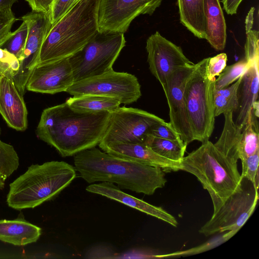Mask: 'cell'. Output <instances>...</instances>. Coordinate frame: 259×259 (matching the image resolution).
<instances>
[{
    "label": "cell",
    "instance_id": "6da1fadb",
    "mask_svg": "<svg viewBox=\"0 0 259 259\" xmlns=\"http://www.w3.org/2000/svg\"><path fill=\"white\" fill-rule=\"evenodd\" d=\"M110 115L108 111L78 112L65 102L43 110L36 133L62 157L71 156L100 143Z\"/></svg>",
    "mask_w": 259,
    "mask_h": 259
},
{
    "label": "cell",
    "instance_id": "7a4b0ae2",
    "mask_svg": "<svg viewBox=\"0 0 259 259\" xmlns=\"http://www.w3.org/2000/svg\"><path fill=\"white\" fill-rule=\"evenodd\" d=\"M76 170L88 183H116L121 189L151 195L164 186V172L159 167L111 155L93 147L75 155Z\"/></svg>",
    "mask_w": 259,
    "mask_h": 259
},
{
    "label": "cell",
    "instance_id": "3957f363",
    "mask_svg": "<svg viewBox=\"0 0 259 259\" xmlns=\"http://www.w3.org/2000/svg\"><path fill=\"white\" fill-rule=\"evenodd\" d=\"M100 1L78 0L52 26L42 45L37 64L69 57L99 32Z\"/></svg>",
    "mask_w": 259,
    "mask_h": 259
},
{
    "label": "cell",
    "instance_id": "277c9868",
    "mask_svg": "<svg viewBox=\"0 0 259 259\" xmlns=\"http://www.w3.org/2000/svg\"><path fill=\"white\" fill-rule=\"evenodd\" d=\"M180 170L194 175L211 198L213 213L240 186L237 161L223 154L209 140L183 157Z\"/></svg>",
    "mask_w": 259,
    "mask_h": 259
},
{
    "label": "cell",
    "instance_id": "5b68a950",
    "mask_svg": "<svg viewBox=\"0 0 259 259\" xmlns=\"http://www.w3.org/2000/svg\"><path fill=\"white\" fill-rule=\"evenodd\" d=\"M76 176L75 167L64 161L32 164L10 184L8 205L19 210L37 207L54 198Z\"/></svg>",
    "mask_w": 259,
    "mask_h": 259
},
{
    "label": "cell",
    "instance_id": "8992f818",
    "mask_svg": "<svg viewBox=\"0 0 259 259\" xmlns=\"http://www.w3.org/2000/svg\"><path fill=\"white\" fill-rule=\"evenodd\" d=\"M209 58L198 62L187 81L184 92L186 109L194 140H209L214 127V81L207 76Z\"/></svg>",
    "mask_w": 259,
    "mask_h": 259
},
{
    "label": "cell",
    "instance_id": "52a82bcc",
    "mask_svg": "<svg viewBox=\"0 0 259 259\" xmlns=\"http://www.w3.org/2000/svg\"><path fill=\"white\" fill-rule=\"evenodd\" d=\"M258 192L253 184L242 178L239 188L229 196L219 209L199 230L208 236L217 233L227 241L244 225L253 212L258 200Z\"/></svg>",
    "mask_w": 259,
    "mask_h": 259
},
{
    "label": "cell",
    "instance_id": "ba28073f",
    "mask_svg": "<svg viewBox=\"0 0 259 259\" xmlns=\"http://www.w3.org/2000/svg\"><path fill=\"white\" fill-rule=\"evenodd\" d=\"M124 33L98 32L69 57L74 82L113 70L112 66L125 45Z\"/></svg>",
    "mask_w": 259,
    "mask_h": 259
},
{
    "label": "cell",
    "instance_id": "9c48e42d",
    "mask_svg": "<svg viewBox=\"0 0 259 259\" xmlns=\"http://www.w3.org/2000/svg\"><path fill=\"white\" fill-rule=\"evenodd\" d=\"M164 121L142 109L119 107L111 112L108 124L98 145L102 148L118 143L145 145L151 127Z\"/></svg>",
    "mask_w": 259,
    "mask_h": 259
},
{
    "label": "cell",
    "instance_id": "30bf717a",
    "mask_svg": "<svg viewBox=\"0 0 259 259\" xmlns=\"http://www.w3.org/2000/svg\"><path fill=\"white\" fill-rule=\"evenodd\" d=\"M66 92L73 97L97 95L116 98L125 105L136 102L142 95L141 85L136 76L113 69L74 82Z\"/></svg>",
    "mask_w": 259,
    "mask_h": 259
},
{
    "label": "cell",
    "instance_id": "8fae6325",
    "mask_svg": "<svg viewBox=\"0 0 259 259\" xmlns=\"http://www.w3.org/2000/svg\"><path fill=\"white\" fill-rule=\"evenodd\" d=\"M163 0H101L99 32L124 33L131 22L141 14L151 15Z\"/></svg>",
    "mask_w": 259,
    "mask_h": 259
},
{
    "label": "cell",
    "instance_id": "7c38bea8",
    "mask_svg": "<svg viewBox=\"0 0 259 259\" xmlns=\"http://www.w3.org/2000/svg\"><path fill=\"white\" fill-rule=\"evenodd\" d=\"M21 19L27 24V36L19 60V69L13 78L17 90L24 95L27 80L33 68L38 64L42 45L52 24L50 14L32 11Z\"/></svg>",
    "mask_w": 259,
    "mask_h": 259
},
{
    "label": "cell",
    "instance_id": "4fadbf2b",
    "mask_svg": "<svg viewBox=\"0 0 259 259\" xmlns=\"http://www.w3.org/2000/svg\"><path fill=\"white\" fill-rule=\"evenodd\" d=\"M197 64L180 67L167 77L162 87L169 108V122L187 146L194 138L186 109L184 92L186 83Z\"/></svg>",
    "mask_w": 259,
    "mask_h": 259
},
{
    "label": "cell",
    "instance_id": "5bb4252c",
    "mask_svg": "<svg viewBox=\"0 0 259 259\" xmlns=\"http://www.w3.org/2000/svg\"><path fill=\"white\" fill-rule=\"evenodd\" d=\"M146 49L150 71L162 87L175 70L194 64L185 56L180 47L166 39L158 31L148 38Z\"/></svg>",
    "mask_w": 259,
    "mask_h": 259
},
{
    "label": "cell",
    "instance_id": "9a60e30c",
    "mask_svg": "<svg viewBox=\"0 0 259 259\" xmlns=\"http://www.w3.org/2000/svg\"><path fill=\"white\" fill-rule=\"evenodd\" d=\"M74 82L72 68L67 57L36 65L30 74L26 89L54 94L66 92Z\"/></svg>",
    "mask_w": 259,
    "mask_h": 259
},
{
    "label": "cell",
    "instance_id": "2e32d148",
    "mask_svg": "<svg viewBox=\"0 0 259 259\" xmlns=\"http://www.w3.org/2000/svg\"><path fill=\"white\" fill-rule=\"evenodd\" d=\"M258 67L259 59L251 61L238 87V107L235 111L237 112V117L234 123L242 128L250 121L258 123Z\"/></svg>",
    "mask_w": 259,
    "mask_h": 259
},
{
    "label": "cell",
    "instance_id": "e0dca14e",
    "mask_svg": "<svg viewBox=\"0 0 259 259\" xmlns=\"http://www.w3.org/2000/svg\"><path fill=\"white\" fill-rule=\"evenodd\" d=\"M13 77L0 76V113L10 127L23 131L27 127V110Z\"/></svg>",
    "mask_w": 259,
    "mask_h": 259
},
{
    "label": "cell",
    "instance_id": "ac0fdd59",
    "mask_svg": "<svg viewBox=\"0 0 259 259\" xmlns=\"http://www.w3.org/2000/svg\"><path fill=\"white\" fill-rule=\"evenodd\" d=\"M101 149L114 156L159 167L164 172L180 170V162L159 155L144 144L118 143Z\"/></svg>",
    "mask_w": 259,
    "mask_h": 259
},
{
    "label": "cell",
    "instance_id": "d6986e66",
    "mask_svg": "<svg viewBox=\"0 0 259 259\" xmlns=\"http://www.w3.org/2000/svg\"><path fill=\"white\" fill-rule=\"evenodd\" d=\"M86 190L123 203L147 214L157 218L171 225L177 227L178 222L170 214L160 207L156 206L121 191L113 183L102 182L93 184L86 188Z\"/></svg>",
    "mask_w": 259,
    "mask_h": 259
},
{
    "label": "cell",
    "instance_id": "ffe728a7",
    "mask_svg": "<svg viewBox=\"0 0 259 259\" xmlns=\"http://www.w3.org/2000/svg\"><path fill=\"white\" fill-rule=\"evenodd\" d=\"M41 229L21 218L0 220V240L16 246L35 242Z\"/></svg>",
    "mask_w": 259,
    "mask_h": 259
},
{
    "label": "cell",
    "instance_id": "44dd1931",
    "mask_svg": "<svg viewBox=\"0 0 259 259\" xmlns=\"http://www.w3.org/2000/svg\"><path fill=\"white\" fill-rule=\"evenodd\" d=\"M205 39L218 51L225 49L227 33L225 19L219 0H204Z\"/></svg>",
    "mask_w": 259,
    "mask_h": 259
},
{
    "label": "cell",
    "instance_id": "7402d4cb",
    "mask_svg": "<svg viewBox=\"0 0 259 259\" xmlns=\"http://www.w3.org/2000/svg\"><path fill=\"white\" fill-rule=\"evenodd\" d=\"M181 23L196 37L205 39L204 0H178Z\"/></svg>",
    "mask_w": 259,
    "mask_h": 259
},
{
    "label": "cell",
    "instance_id": "603a6c76",
    "mask_svg": "<svg viewBox=\"0 0 259 259\" xmlns=\"http://www.w3.org/2000/svg\"><path fill=\"white\" fill-rule=\"evenodd\" d=\"M233 112L230 111L223 113L225 117L223 130L214 145L227 157L238 161L243 128L235 124Z\"/></svg>",
    "mask_w": 259,
    "mask_h": 259
},
{
    "label": "cell",
    "instance_id": "cb8c5ba5",
    "mask_svg": "<svg viewBox=\"0 0 259 259\" xmlns=\"http://www.w3.org/2000/svg\"><path fill=\"white\" fill-rule=\"evenodd\" d=\"M66 102L72 109L81 112H112L121 104L116 98L97 95H84L69 98Z\"/></svg>",
    "mask_w": 259,
    "mask_h": 259
},
{
    "label": "cell",
    "instance_id": "d4e9b609",
    "mask_svg": "<svg viewBox=\"0 0 259 259\" xmlns=\"http://www.w3.org/2000/svg\"><path fill=\"white\" fill-rule=\"evenodd\" d=\"M145 145L159 155L180 163L187 146L182 141H172L150 135L147 138Z\"/></svg>",
    "mask_w": 259,
    "mask_h": 259
},
{
    "label": "cell",
    "instance_id": "484cf974",
    "mask_svg": "<svg viewBox=\"0 0 259 259\" xmlns=\"http://www.w3.org/2000/svg\"><path fill=\"white\" fill-rule=\"evenodd\" d=\"M242 75L230 86L219 90L214 88L213 100L215 117L230 111L235 112L237 109V92Z\"/></svg>",
    "mask_w": 259,
    "mask_h": 259
},
{
    "label": "cell",
    "instance_id": "4316f807",
    "mask_svg": "<svg viewBox=\"0 0 259 259\" xmlns=\"http://www.w3.org/2000/svg\"><path fill=\"white\" fill-rule=\"evenodd\" d=\"M1 132L0 127V136ZM19 166V156L14 147L0 139V190L5 188L6 181Z\"/></svg>",
    "mask_w": 259,
    "mask_h": 259
},
{
    "label": "cell",
    "instance_id": "83f0119b",
    "mask_svg": "<svg viewBox=\"0 0 259 259\" xmlns=\"http://www.w3.org/2000/svg\"><path fill=\"white\" fill-rule=\"evenodd\" d=\"M259 150L258 125L252 122H247L242 131L239 158L243 159Z\"/></svg>",
    "mask_w": 259,
    "mask_h": 259
},
{
    "label": "cell",
    "instance_id": "f1b7e54d",
    "mask_svg": "<svg viewBox=\"0 0 259 259\" xmlns=\"http://www.w3.org/2000/svg\"><path fill=\"white\" fill-rule=\"evenodd\" d=\"M250 63L244 58L236 63L226 66L215 79L214 89L219 90L228 87L236 81L245 72Z\"/></svg>",
    "mask_w": 259,
    "mask_h": 259
},
{
    "label": "cell",
    "instance_id": "f546056e",
    "mask_svg": "<svg viewBox=\"0 0 259 259\" xmlns=\"http://www.w3.org/2000/svg\"><path fill=\"white\" fill-rule=\"evenodd\" d=\"M27 31V24L22 21L20 26L0 44V48L14 55L19 61L25 45Z\"/></svg>",
    "mask_w": 259,
    "mask_h": 259
},
{
    "label": "cell",
    "instance_id": "4dcf8cb0",
    "mask_svg": "<svg viewBox=\"0 0 259 259\" xmlns=\"http://www.w3.org/2000/svg\"><path fill=\"white\" fill-rule=\"evenodd\" d=\"M241 161L242 164L241 177L246 178L258 188L259 150Z\"/></svg>",
    "mask_w": 259,
    "mask_h": 259
},
{
    "label": "cell",
    "instance_id": "1f68e13d",
    "mask_svg": "<svg viewBox=\"0 0 259 259\" xmlns=\"http://www.w3.org/2000/svg\"><path fill=\"white\" fill-rule=\"evenodd\" d=\"M19 61L13 54L0 48V76L13 77L19 69Z\"/></svg>",
    "mask_w": 259,
    "mask_h": 259
},
{
    "label": "cell",
    "instance_id": "d6a6232c",
    "mask_svg": "<svg viewBox=\"0 0 259 259\" xmlns=\"http://www.w3.org/2000/svg\"><path fill=\"white\" fill-rule=\"evenodd\" d=\"M149 135L167 140L182 141L179 134L173 128L170 123L165 121L153 125L150 129Z\"/></svg>",
    "mask_w": 259,
    "mask_h": 259
},
{
    "label": "cell",
    "instance_id": "836d02e7",
    "mask_svg": "<svg viewBox=\"0 0 259 259\" xmlns=\"http://www.w3.org/2000/svg\"><path fill=\"white\" fill-rule=\"evenodd\" d=\"M246 33L247 38L244 48V58L248 61L251 62L259 59L258 31L250 29L246 31Z\"/></svg>",
    "mask_w": 259,
    "mask_h": 259
},
{
    "label": "cell",
    "instance_id": "e575fe53",
    "mask_svg": "<svg viewBox=\"0 0 259 259\" xmlns=\"http://www.w3.org/2000/svg\"><path fill=\"white\" fill-rule=\"evenodd\" d=\"M228 58L226 53H222L212 57H209L207 65V76L211 81H215L227 66Z\"/></svg>",
    "mask_w": 259,
    "mask_h": 259
},
{
    "label": "cell",
    "instance_id": "d590c367",
    "mask_svg": "<svg viewBox=\"0 0 259 259\" xmlns=\"http://www.w3.org/2000/svg\"><path fill=\"white\" fill-rule=\"evenodd\" d=\"M17 20L12 9L0 11V44L11 33V28Z\"/></svg>",
    "mask_w": 259,
    "mask_h": 259
},
{
    "label": "cell",
    "instance_id": "8d00e7d4",
    "mask_svg": "<svg viewBox=\"0 0 259 259\" xmlns=\"http://www.w3.org/2000/svg\"><path fill=\"white\" fill-rule=\"evenodd\" d=\"M78 0H55L50 13L52 26L58 21Z\"/></svg>",
    "mask_w": 259,
    "mask_h": 259
},
{
    "label": "cell",
    "instance_id": "74e56055",
    "mask_svg": "<svg viewBox=\"0 0 259 259\" xmlns=\"http://www.w3.org/2000/svg\"><path fill=\"white\" fill-rule=\"evenodd\" d=\"M223 236L210 240L199 246L187 250L176 252L169 254L170 256H187L196 254L210 250L226 242Z\"/></svg>",
    "mask_w": 259,
    "mask_h": 259
},
{
    "label": "cell",
    "instance_id": "f35d334b",
    "mask_svg": "<svg viewBox=\"0 0 259 259\" xmlns=\"http://www.w3.org/2000/svg\"><path fill=\"white\" fill-rule=\"evenodd\" d=\"M117 254L111 248L98 246L91 248L86 254L88 258H117Z\"/></svg>",
    "mask_w": 259,
    "mask_h": 259
},
{
    "label": "cell",
    "instance_id": "ab89813d",
    "mask_svg": "<svg viewBox=\"0 0 259 259\" xmlns=\"http://www.w3.org/2000/svg\"><path fill=\"white\" fill-rule=\"evenodd\" d=\"M32 9L35 12L50 14L55 0H25Z\"/></svg>",
    "mask_w": 259,
    "mask_h": 259
},
{
    "label": "cell",
    "instance_id": "60d3db41",
    "mask_svg": "<svg viewBox=\"0 0 259 259\" xmlns=\"http://www.w3.org/2000/svg\"><path fill=\"white\" fill-rule=\"evenodd\" d=\"M243 0H222L223 8L229 15L237 13L239 6Z\"/></svg>",
    "mask_w": 259,
    "mask_h": 259
},
{
    "label": "cell",
    "instance_id": "b9f144b4",
    "mask_svg": "<svg viewBox=\"0 0 259 259\" xmlns=\"http://www.w3.org/2000/svg\"><path fill=\"white\" fill-rule=\"evenodd\" d=\"M254 8L252 7L249 11L245 20V30L248 31L252 29L253 22V12Z\"/></svg>",
    "mask_w": 259,
    "mask_h": 259
},
{
    "label": "cell",
    "instance_id": "7bdbcfd3",
    "mask_svg": "<svg viewBox=\"0 0 259 259\" xmlns=\"http://www.w3.org/2000/svg\"><path fill=\"white\" fill-rule=\"evenodd\" d=\"M18 0H0V11L12 9L14 3Z\"/></svg>",
    "mask_w": 259,
    "mask_h": 259
}]
</instances>
